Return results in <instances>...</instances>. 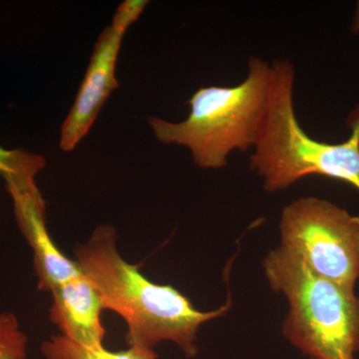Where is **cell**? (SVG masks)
<instances>
[{"mask_svg": "<svg viewBox=\"0 0 359 359\" xmlns=\"http://www.w3.org/2000/svg\"><path fill=\"white\" fill-rule=\"evenodd\" d=\"M8 192L13 197L16 221L33 250L39 289L51 292L81 273L77 262L65 257L51 240L46 226L45 202L37 186Z\"/></svg>", "mask_w": 359, "mask_h": 359, "instance_id": "cell-7", "label": "cell"}, {"mask_svg": "<svg viewBox=\"0 0 359 359\" xmlns=\"http://www.w3.org/2000/svg\"><path fill=\"white\" fill-rule=\"evenodd\" d=\"M41 353L47 359H157L153 349L130 346L126 351H107L105 347L90 348L71 341L63 335L52 337L42 344Z\"/></svg>", "mask_w": 359, "mask_h": 359, "instance_id": "cell-9", "label": "cell"}, {"mask_svg": "<svg viewBox=\"0 0 359 359\" xmlns=\"http://www.w3.org/2000/svg\"><path fill=\"white\" fill-rule=\"evenodd\" d=\"M354 359V358H353Z\"/></svg>", "mask_w": 359, "mask_h": 359, "instance_id": "cell-13", "label": "cell"}, {"mask_svg": "<svg viewBox=\"0 0 359 359\" xmlns=\"http://www.w3.org/2000/svg\"><path fill=\"white\" fill-rule=\"evenodd\" d=\"M351 30H353V32L355 33V34H358L359 33V1L358 2V6H356L355 14H354Z\"/></svg>", "mask_w": 359, "mask_h": 359, "instance_id": "cell-12", "label": "cell"}, {"mask_svg": "<svg viewBox=\"0 0 359 359\" xmlns=\"http://www.w3.org/2000/svg\"><path fill=\"white\" fill-rule=\"evenodd\" d=\"M45 164L46 161L42 156L22 149L6 150L0 147V175L6 180L8 191L36 186L35 177Z\"/></svg>", "mask_w": 359, "mask_h": 359, "instance_id": "cell-10", "label": "cell"}, {"mask_svg": "<svg viewBox=\"0 0 359 359\" xmlns=\"http://www.w3.org/2000/svg\"><path fill=\"white\" fill-rule=\"evenodd\" d=\"M148 4L146 0L122 2L113 16L112 23L97 40L74 103L61 128L60 148L65 152L74 150L88 134L108 97L119 86L115 70L123 37Z\"/></svg>", "mask_w": 359, "mask_h": 359, "instance_id": "cell-6", "label": "cell"}, {"mask_svg": "<svg viewBox=\"0 0 359 359\" xmlns=\"http://www.w3.org/2000/svg\"><path fill=\"white\" fill-rule=\"evenodd\" d=\"M51 294L50 320L61 335L79 346L104 347L106 330L100 318L103 304L89 278L79 273L54 287Z\"/></svg>", "mask_w": 359, "mask_h": 359, "instance_id": "cell-8", "label": "cell"}, {"mask_svg": "<svg viewBox=\"0 0 359 359\" xmlns=\"http://www.w3.org/2000/svg\"><path fill=\"white\" fill-rule=\"evenodd\" d=\"M271 84L273 66L252 57L244 81L231 87H202L188 101L190 114L183 122L149 117V126L161 143L188 148L198 167L221 169L231 153L257 145L268 115Z\"/></svg>", "mask_w": 359, "mask_h": 359, "instance_id": "cell-2", "label": "cell"}, {"mask_svg": "<svg viewBox=\"0 0 359 359\" xmlns=\"http://www.w3.org/2000/svg\"><path fill=\"white\" fill-rule=\"evenodd\" d=\"M275 292L290 304L283 334L313 359H353L359 351V297L316 275L301 259L280 247L264 261Z\"/></svg>", "mask_w": 359, "mask_h": 359, "instance_id": "cell-4", "label": "cell"}, {"mask_svg": "<svg viewBox=\"0 0 359 359\" xmlns=\"http://www.w3.org/2000/svg\"><path fill=\"white\" fill-rule=\"evenodd\" d=\"M116 240L112 226H98L87 244L78 245L75 255L104 309L115 311L126 321L129 346L153 349L168 340L188 358L195 356L198 330L205 321L226 313L229 306L199 311L179 290L150 282L136 266L127 263L118 252Z\"/></svg>", "mask_w": 359, "mask_h": 359, "instance_id": "cell-1", "label": "cell"}, {"mask_svg": "<svg viewBox=\"0 0 359 359\" xmlns=\"http://www.w3.org/2000/svg\"><path fill=\"white\" fill-rule=\"evenodd\" d=\"M268 115L250 165L269 192L285 190L313 175L344 182L359 192V105L349 115L346 141L327 143L309 136L295 114V71L289 60H276Z\"/></svg>", "mask_w": 359, "mask_h": 359, "instance_id": "cell-3", "label": "cell"}, {"mask_svg": "<svg viewBox=\"0 0 359 359\" xmlns=\"http://www.w3.org/2000/svg\"><path fill=\"white\" fill-rule=\"evenodd\" d=\"M0 359H27V337L13 313L0 314Z\"/></svg>", "mask_w": 359, "mask_h": 359, "instance_id": "cell-11", "label": "cell"}, {"mask_svg": "<svg viewBox=\"0 0 359 359\" xmlns=\"http://www.w3.org/2000/svg\"><path fill=\"white\" fill-rule=\"evenodd\" d=\"M282 248L316 275L354 290L359 278V217L327 200L304 197L283 209Z\"/></svg>", "mask_w": 359, "mask_h": 359, "instance_id": "cell-5", "label": "cell"}]
</instances>
